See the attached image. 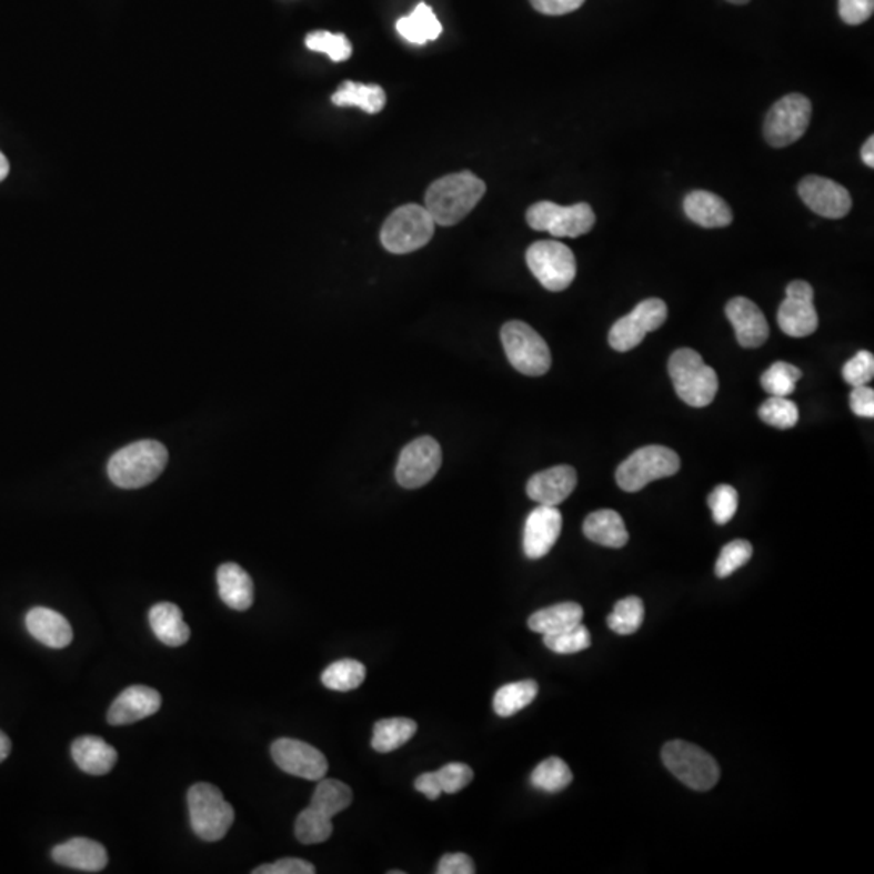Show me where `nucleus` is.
<instances>
[{
    "instance_id": "nucleus-47",
    "label": "nucleus",
    "mask_w": 874,
    "mask_h": 874,
    "mask_svg": "<svg viewBox=\"0 0 874 874\" xmlns=\"http://www.w3.org/2000/svg\"><path fill=\"white\" fill-rule=\"evenodd\" d=\"M317 872L310 862L302 858H282L253 870V874H313Z\"/></svg>"
},
{
    "instance_id": "nucleus-53",
    "label": "nucleus",
    "mask_w": 874,
    "mask_h": 874,
    "mask_svg": "<svg viewBox=\"0 0 874 874\" xmlns=\"http://www.w3.org/2000/svg\"><path fill=\"white\" fill-rule=\"evenodd\" d=\"M10 750H12V743H10V739L0 731V763L9 759Z\"/></svg>"
},
{
    "instance_id": "nucleus-11",
    "label": "nucleus",
    "mask_w": 874,
    "mask_h": 874,
    "mask_svg": "<svg viewBox=\"0 0 874 874\" xmlns=\"http://www.w3.org/2000/svg\"><path fill=\"white\" fill-rule=\"evenodd\" d=\"M813 106L806 96L787 94L767 112L764 138L773 148L794 144L805 134L812 120Z\"/></svg>"
},
{
    "instance_id": "nucleus-34",
    "label": "nucleus",
    "mask_w": 874,
    "mask_h": 874,
    "mask_svg": "<svg viewBox=\"0 0 874 874\" xmlns=\"http://www.w3.org/2000/svg\"><path fill=\"white\" fill-rule=\"evenodd\" d=\"M366 677V667L360 661L341 660L329 665L321 675L325 689L335 692H350L359 689Z\"/></svg>"
},
{
    "instance_id": "nucleus-50",
    "label": "nucleus",
    "mask_w": 874,
    "mask_h": 874,
    "mask_svg": "<svg viewBox=\"0 0 874 874\" xmlns=\"http://www.w3.org/2000/svg\"><path fill=\"white\" fill-rule=\"evenodd\" d=\"M538 12L544 16H565V13L575 12L576 9L583 6L585 0H530Z\"/></svg>"
},
{
    "instance_id": "nucleus-46",
    "label": "nucleus",
    "mask_w": 874,
    "mask_h": 874,
    "mask_svg": "<svg viewBox=\"0 0 874 874\" xmlns=\"http://www.w3.org/2000/svg\"><path fill=\"white\" fill-rule=\"evenodd\" d=\"M873 12L874 0H838V16L852 27L872 19Z\"/></svg>"
},
{
    "instance_id": "nucleus-24",
    "label": "nucleus",
    "mask_w": 874,
    "mask_h": 874,
    "mask_svg": "<svg viewBox=\"0 0 874 874\" xmlns=\"http://www.w3.org/2000/svg\"><path fill=\"white\" fill-rule=\"evenodd\" d=\"M72 756L77 766L91 776H104L114 770L117 752L104 739L84 735L72 745Z\"/></svg>"
},
{
    "instance_id": "nucleus-37",
    "label": "nucleus",
    "mask_w": 874,
    "mask_h": 874,
    "mask_svg": "<svg viewBox=\"0 0 874 874\" xmlns=\"http://www.w3.org/2000/svg\"><path fill=\"white\" fill-rule=\"evenodd\" d=\"M802 376V370L794 364L776 362L764 371L761 385L771 398H788L794 394L795 385Z\"/></svg>"
},
{
    "instance_id": "nucleus-1",
    "label": "nucleus",
    "mask_w": 874,
    "mask_h": 874,
    "mask_svg": "<svg viewBox=\"0 0 874 874\" xmlns=\"http://www.w3.org/2000/svg\"><path fill=\"white\" fill-rule=\"evenodd\" d=\"M486 193V183L475 173H451L431 183L424 197V208L436 225L449 228L465 219Z\"/></svg>"
},
{
    "instance_id": "nucleus-17",
    "label": "nucleus",
    "mask_w": 874,
    "mask_h": 874,
    "mask_svg": "<svg viewBox=\"0 0 874 874\" xmlns=\"http://www.w3.org/2000/svg\"><path fill=\"white\" fill-rule=\"evenodd\" d=\"M562 515L557 508L538 505L525 523L523 551L529 559H541L554 547L561 536Z\"/></svg>"
},
{
    "instance_id": "nucleus-23",
    "label": "nucleus",
    "mask_w": 874,
    "mask_h": 874,
    "mask_svg": "<svg viewBox=\"0 0 874 874\" xmlns=\"http://www.w3.org/2000/svg\"><path fill=\"white\" fill-rule=\"evenodd\" d=\"M684 211L690 221L704 229L727 228L734 221L731 207L723 198L706 190H695L686 194Z\"/></svg>"
},
{
    "instance_id": "nucleus-10",
    "label": "nucleus",
    "mask_w": 874,
    "mask_h": 874,
    "mask_svg": "<svg viewBox=\"0 0 874 874\" xmlns=\"http://www.w3.org/2000/svg\"><path fill=\"white\" fill-rule=\"evenodd\" d=\"M526 264L550 292L569 289L576 275V261L571 248L557 240L533 243L526 251Z\"/></svg>"
},
{
    "instance_id": "nucleus-40",
    "label": "nucleus",
    "mask_w": 874,
    "mask_h": 874,
    "mask_svg": "<svg viewBox=\"0 0 874 874\" xmlns=\"http://www.w3.org/2000/svg\"><path fill=\"white\" fill-rule=\"evenodd\" d=\"M760 419L777 430H791L798 423V406L787 398H771L760 406Z\"/></svg>"
},
{
    "instance_id": "nucleus-30",
    "label": "nucleus",
    "mask_w": 874,
    "mask_h": 874,
    "mask_svg": "<svg viewBox=\"0 0 874 874\" xmlns=\"http://www.w3.org/2000/svg\"><path fill=\"white\" fill-rule=\"evenodd\" d=\"M583 621V607L576 603H561L541 609L529 619V627L541 635L562 632Z\"/></svg>"
},
{
    "instance_id": "nucleus-43",
    "label": "nucleus",
    "mask_w": 874,
    "mask_h": 874,
    "mask_svg": "<svg viewBox=\"0 0 874 874\" xmlns=\"http://www.w3.org/2000/svg\"><path fill=\"white\" fill-rule=\"evenodd\" d=\"M707 504H710L711 512H713L714 522L717 525H725L737 513V490L729 486V484H721V486L714 488L713 493L707 498Z\"/></svg>"
},
{
    "instance_id": "nucleus-48",
    "label": "nucleus",
    "mask_w": 874,
    "mask_h": 874,
    "mask_svg": "<svg viewBox=\"0 0 874 874\" xmlns=\"http://www.w3.org/2000/svg\"><path fill=\"white\" fill-rule=\"evenodd\" d=\"M851 409L856 416L862 419H873L874 416V391L868 385L854 388L851 394Z\"/></svg>"
},
{
    "instance_id": "nucleus-19",
    "label": "nucleus",
    "mask_w": 874,
    "mask_h": 874,
    "mask_svg": "<svg viewBox=\"0 0 874 874\" xmlns=\"http://www.w3.org/2000/svg\"><path fill=\"white\" fill-rule=\"evenodd\" d=\"M162 699L158 690L144 685H132L123 690L108 713L111 725H129L147 720L158 713Z\"/></svg>"
},
{
    "instance_id": "nucleus-55",
    "label": "nucleus",
    "mask_w": 874,
    "mask_h": 874,
    "mask_svg": "<svg viewBox=\"0 0 874 874\" xmlns=\"http://www.w3.org/2000/svg\"><path fill=\"white\" fill-rule=\"evenodd\" d=\"M727 2L735 3V6H745L750 0H727Z\"/></svg>"
},
{
    "instance_id": "nucleus-45",
    "label": "nucleus",
    "mask_w": 874,
    "mask_h": 874,
    "mask_svg": "<svg viewBox=\"0 0 874 874\" xmlns=\"http://www.w3.org/2000/svg\"><path fill=\"white\" fill-rule=\"evenodd\" d=\"M439 787L445 794H456L473 781V770L463 763H449L436 771Z\"/></svg>"
},
{
    "instance_id": "nucleus-26",
    "label": "nucleus",
    "mask_w": 874,
    "mask_h": 874,
    "mask_svg": "<svg viewBox=\"0 0 874 874\" xmlns=\"http://www.w3.org/2000/svg\"><path fill=\"white\" fill-rule=\"evenodd\" d=\"M583 533L593 543L619 550L629 543V532L624 519L615 511H597L590 513L583 523Z\"/></svg>"
},
{
    "instance_id": "nucleus-14",
    "label": "nucleus",
    "mask_w": 874,
    "mask_h": 874,
    "mask_svg": "<svg viewBox=\"0 0 874 874\" xmlns=\"http://www.w3.org/2000/svg\"><path fill=\"white\" fill-rule=\"evenodd\" d=\"M815 290L805 281H794L785 289V300L777 311V324L788 338H808L820 325Z\"/></svg>"
},
{
    "instance_id": "nucleus-18",
    "label": "nucleus",
    "mask_w": 874,
    "mask_h": 874,
    "mask_svg": "<svg viewBox=\"0 0 874 874\" xmlns=\"http://www.w3.org/2000/svg\"><path fill=\"white\" fill-rule=\"evenodd\" d=\"M725 314L734 325L735 338L745 349H756L770 338V325L759 304L745 297H735L725 307Z\"/></svg>"
},
{
    "instance_id": "nucleus-2",
    "label": "nucleus",
    "mask_w": 874,
    "mask_h": 874,
    "mask_svg": "<svg viewBox=\"0 0 874 874\" xmlns=\"http://www.w3.org/2000/svg\"><path fill=\"white\" fill-rule=\"evenodd\" d=\"M169 462V452L158 441H138L120 449L108 463L112 483L123 490H138L152 483Z\"/></svg>"
},
{
    "instance_id": "nucleus-41",
    "label": "nucleus",
    "mask_w": 874,
    "mask_h": 874,
    "mask_svg": "<svg viewBox=\"0 0 874 874\" xmlns=\"http://www.w3.org/2000/svg\"><path fill=\"white\" fill-rule=\"evenodd\" d=\"M307 48L328 54L334 62H343L352 56V44L345 34H334L329 31H314L308 34Z\"/></svg>"
},
{
    "instance_id": "nucleus-27",
    "label": "nucleus",
    "mask_w": 874,
    "mask_h": 874,
    "mask_svg": "<svg viewBox=\"0 0 874 874\" xmlns=\"http://www.w3.org/2000/svg\"><path fill=\"white\" fill-rule=\"evenodd\" d=\"M150 625L159 642L177 647L190 640V627L183 621L182 611L172 603H159L151 607Z\"/></svg>"
},
{
    "instance_id": "nucleus-49",
    "label": "nucleus",
    "mask_w": 874,
    "mask_h": 874,
    "mask_svg": "<svg viewBox=\"0 0 874 874\" xmlns=\"http://www.w3.org/2000/svg\"><path fill=\"white\" fill-rule=\"evenodd\" d=\"M475 872V863L466 854L444 855L436 868L438 874H473Z\"/></svg>"
},
{
    "instance_id": "nucleus-29",
    "label": "nucleus",
    "mask_w": 874,
    "mask_h": 874,
    "mask_svg": "<svg viewBox=\"0 0 874 874\" xmlns=\"http://www.w3.org/2000/svg\"><path fill=\"white\" fill-rule=\"evenodd\" d=\"M385 93L378 84H362L345 81L338 93L332 94V102L339 108H360L368 114H378L384 109Z\"/></svg>"
},
{
    "instance_id": "nucleus-33",
    "label": "nucleus",
    "mask_w": 874,
    "mask_h": 874,
    "mask_svg": "<svg viewBox=\"0 0 874 874\" xmlns=\"http://www.w3.org/2000/svg\"><path fill=\"white\" fill-rule=\"evenodd\" d=\"M538 684L534 681L513 682L501 686L494 695V711L498 716L511 717L533 703L538 695Z\"/></svg>"
},
{
    "instance_id": "nucleus-22",
    "label": "nucleus",
    "mask_w": 874,
    "mask_h": 874,
    "mask_svg": "<svg viewBox=\"0 0 874 874\" xmlns=\"http://www.w3.org/2000/svg\"><path fill=\"white\" fill-rule=\"evenodd\" d=\"M28 632L42 645L62 650L73 642L72 625L59 612L48 607L31 609L24 619Z\"/></svg>"
},
{
    "instance_id": "nucleus-25",
    "label": "nucleus",
    "mask_w": 874,
    "mask_h": 874,
    "mask_svg": "<svg viewBox=\"0 0 874 874\" xmlns=\"http://www.w3.org/2000/svg\"><path fill=\"white\" fill-rule=\"evenodd\" d=\"M219 596L233 611H247L253 606V580L240 565H221L218 571Z\"/></svg>"
},
{
    "instance_id": "nucleus-4",
    "label": "nucleus",
    "mask_w": 874,
    "mask_h": 874,
    "mask_svg": "<svg viewBox=\"0 0 874 874\" xmlns=\"http://www.w3.org/2000/svg\"><path fill=\"white\" fill-rule=\"evenodd\" d=\"M187 800H189L193 833L207 842L224 838L232 826L235 813L222 792L215 785L200 782L190 788Z\"/></svg>"
},
{
    "instance_id": "nucleus-7",
    "label": "nucleus",
    "mask_w": 874,
    "mask_h": 874,
    "mask_svg": "<svg viewBox=\"0 0 874 874\" xmlns=\"http://www.w3.org/2000/svg\"><path fill=\"white\" fill-rule=\"evenodd\" d=\"M663 761L665 767L693 791H711L720 782L721 770L716 760L693 743L684 741L665 743Z\"/></svg>"
},
{
    "instance_id": "nucleus-52",
    "label": "nucleus",
    "mask_w": 874,
    "mask_h": 874,
    "mask_svg": "<svg viewBox=\"0 0 874 874\" xmlns=\"http://www.w3.org/2000/svg\"><path fill=\"white\" fill-rule=\"evenodd\" d=\"M860 155H862V161L865 162L870 169L874 168V137H870L868 140L865 141L862 151H860Z\"/></svg>"
},
{
    "instance_id": "nucleus-9",
    "label": "nucleus",
    "mask_w": 874,
    "mask_h": 874,
    "mask_svg": "<svg viewBox=\"0 0 874 874\" xmlns=\"http://www.w3.org/2000/svg\"><path fill=\"white\" fill-rule=\"evenodd\" d=\"M526 222L533 230L550 232L555 239H576L594 228L596 215L586 203L559 207L551 201H540L526 212Z\"/></svg>"
},
{
    "instance_id": "nucleus-5",
    "label": "nucleus",
    "mask_w": 874,
    "mask_h": 874,
    "mask_svg": "<svg viewBox=\"0 0 874 874\" xmlns=\"http://www.w3.org/2000/svg\"><path fill=\"white\" fill-rule=\"evenodd\" d=\"M436 222L426 208L405 204L389 215L381 229V243L389 253L406 254L420 250L433 239Z\"/></svg>"
},
{
    "instance_id": "nucleus-38",
    "label": "nucleus",
    "mask_w": 874,
    "mask_h": 874,
    "mask_svg": "<svg viewBox=\"0 0 874 874\" xmlns=\"http://www.w3.org/2000/svg\"><path fill=\"white\" fill-rule=\"evenodd\" d=\"M332 817L308 806L295 821V836L304 845L323 844L332 836Z\"/></svg>"
},
{
    "instance_id": "nucleus-6",
    "label": "nucleus",
    "mask_w": 874,
    "mask_h": 874,
    "mask_svg": "<svg viewBox=\"0 0 874 874\" xmlns=\"http://www.w3.org/2000/svg\"><path fill=\"white\" fill-rule=\"evenodd\" d=\"M681 470V459L664 445H646L633 452L615 472L619 488L625 493H639L647 484L674 476Z\"/></svg>"
},
{
    "instance_id": "nucleus-35",
    "label": "nucleus",
    "mask_w": 874,
    "mask_h": 874,
    "mask_svg": "<svg viewBox=\"0 0 874 874\" xmlns=\"http://www.w3.org/2000/svg\"><path fill=\"white\" fill-rule=\"evenodd\" d=\"M572 781L571 767L564 760L555 759V756L538 764L532 774L533 787H536L538 791L550 792V794L564 791L572 784Z\"/></svg>"
},
{
    "instance_id": "nucleus-13",
    "label": "nucleus",
    "mask_w": 874,
    "mask_h": 874,
    "mask_svg": "<svg viewBox=\"0 0 874 874\" xmlns=\"http://www.w3.org/2000/svg\"><path fill=\"white\" fill-rule=\"evenodd\" d=\"M442 463L441 445L436 439L423 436L403 448L395 466V480L405 490H416L430 483Z\"/></svg>"
},
{
    "instance_id": "nucleus-15",
    "label": "nucleus",
    "mask_w": 874,
    "mask_h": 874,
    "mask_svg": "<svg viewBox=\"0 0 874 874\" xmlns=\"http://www.w3.org/2000/svg\"><path fill=\"white\" fill-rule=\"evenodd\" d=\"M271 755L284 773L302 780L320 781L328 773V760L310 743L295 739H279L272 743Z\"/></svg>"
},
{
    "instance_id": "nucleus-32",
    "label": "nucleus",
    "mask_w": 874,
    "mask_h": 874,
    "mask_svg": "<svg viewBox=\"0 0 874 874\" xmlns=\"http://www.w3.org/2000/svg\"><path fill=\"white\" fill-rule=\"evenodd\" d=\"M352 788L349 785L341 781L324 780L323 777L318 782L310 806L325 816L334 817L343 810L349 808L352 805Z\"/></svg>"
},
{
    "instance_id": "nucleus-3",
    "label": "nucleus",
    "mask_w": 874,
    "mask_h": 874,
    "mask_svg": "<svg viewBox=\"0 0 874 874\" xmlns=\"http://www.w3.org/2000/svg\"><path fill=\"white\" fill-rule=\"evenodd\" d=\"M667 368L675 392L686 405L703 409L716 398L720 389L716 371L695 350L679 349L672 353Z\"/></svg>"
},
{
    "instance_id": "nucleus-20",
    "label": "nucleus",
    "mask_w": 874,
    "mask_h": 874,
    "mask_svg": "<svg viewBox=\"0 0 874 874\" xmlns=\"http://www.w3.org/2000/svg\"><path fill=\"white\" fill-rule=\"evenodd\" d=\"M575 469L569 465L552 466L530 478L526 494L540 505L557 508L576 488Z\"/></svg>"
},
{
    "instance_id": "nucleus-31",
    "label": "nucleus",
    "mask_w": 874,
    "mask_h": 874,
    "mask_svg": "<svg viewBox=\"0 0 874 874\" xmlns=\"http://www.w3.org/2000/svg\"><path fill=\"white\" fill-rule=\"evenodd\" d=\"M415 721L406 720V717H391V720H382L374 725L373 746L376 752L391 753L400 746L405 745L413 735L416 734Z\"/></svg>"
},
{
    "instance_id": "nucleus-8",
    "label": "nucleus",
    "mask_w": 874,
    "mask_h": 874,
    "mask_svg": "<svg viewBox=\"0 0 874 874\" xmlns=\"http://www.w3.org/2000/svg\"><path fill=\"white\" fill-rule=\"evenodd\" d=\"M509 362L525 376H543L550 371L552 356L546 341L523 321H509L501 331Z\"/></svg>"
},
{
    "instance_id": "nucleus-16",
    "label": "nucleus",
    "mask_w": 874,
    "mask_h": 874,
    "mask_svg": "<svg viewBox=\"0 0 874 874\" xmlns=\"http://www.w3.org/2000/svg\"><path fill=\"white\" fill-rule=\"evenodd\" d=\"M798 194L803 203L821 218L842 219L852 210L848 190L826 177H805L798 183Z\"/></svg>"
},
{
    "instance_id": "nucleus-21",
    "label": "nucleus",
    "mask_w": 874,
    "mask_h": 874,
    "mask_svg": "<svg viewBox=\"0 0 874 874\" xmlns=\"http://www.w3.org/2000/svg\"><path fill=\"white\" fill-rule=\"evenodd\" d=\"M52 858L67 868L98 873L108 866L109 856L104 845L87 837L70 838L52 848Z\"/></svg>"
},
{
    "instance_id": "nucleus-51",
    "label": "nucleus",
    "mask_w": 874,
    "mask_h": 874,
    "mask_svg": "<svg viewBox=\"0 0 874 874\" xmlns=\"http://www.w3.org/2000/svg\"><path fill=\"white\" fill-rule=\"evenodd\" d=\"M415 788L423 794L424 797L430 800H438L441 797L442 791L439 787L436 771L434 773L421 774L419 780L415 781Z\"/></svg>"
},
{
    "instance_id": "nucleus-54",
    "label": "nucleus",
    "mask_w": 874,
    "mask_h": 874,
    "mask_svg": "<svg viewBox=\"0 0 874 874\" xmlns=\"http://www.w3.org/2000/svg\"><path fill=\"white\" fill-rule=\"evenodd\" d=\"M9 171H10L9 161H7L6 155H3L2 152H0V182H2V180L6 179L7 175H9Z\"/></svg>"
},
{
    "instance_id": "nucleus-12",
    "label": "nucleus",
    "mask_w": 874,
    "mask_h": 874,
    "mask_svg": "<svg viewBox=\"0 0 874 874\" xmlns=\"http://www.w3.org/2000/svg\"><path fill=\"white\" fill-rule=\"evenodd\" d=\"M667 320V304L660 299L643 300L627 317L615 321L609 331V345L617 352H630L639 346L647 332L657 331Z\"/></svg>"
},
{
    "instance_id": "nucleus-42",
    "label": "nucleus",
    "mask_w": 874,
    "mask_h": 874,
    "mask_svg": "<svg viewBox=\"0 0 874 874\" xmlns=\"http://www.w3.org/2000/svg\"><path fill=\"white\" fill-rule=\"evenodd\" d=\"M753 555V546L745 540H735L725 544L716 562V575L727 579L743 565L749 564Z\"/></svg>"
},
{
    "instance_id": "nucleus-39",
    "label": "nucleus",
    "mask_w": 874,
    "mask_h": 874,
    "mask_svg": "<svg viewBox=\"0 0 874 874\" xmlns=\"http://www.w3.org/2000/svg\"><path fill=\"white\" fill-rule=\"evenodd\" d=\"M544 645L557 654H575L589 650L591 635L589 629L580 622L571 629L544 635Z\"/></svg>"
},
{
    "instance_id": "nucleus-28",
    "label": "nucleus",
    "mask_w": 874,
    "mask_h": 874,
    "mask_svg": "<svg viewBox=\"0 0 874 874\" xmlns=\"http://www.w3.org/2000/svg\"><path fill=\"white\" fill-rule=\"evenodd\" d=\"M398 31L410 44L423 46L441 37L442 24L431 7L421 2L410 16L398 21Z\"/></svg>"
},
{
    "instance_id": "nucleus-44",
    "label": "nucleus",
    "mask_w": 874,
    "mask_h": 874,
    "mask_svg": "<svg viewBox=\"0 0 874 874\" xmlns=\"http://www.w3.org/2000/svg\"><path fill=\"white\" fill-rule=\"evenodd\" d=\"M874 376V356L872 352L856 353L854 359L848 360L842 368V378L847 384L858 388V385H866Z\"/></svg>"
},
{
    "instance_id": "nucleus-36",
    "label": "nucleus",
    "mask_w": 874,
    "mask_h": 874,
    "mask_svg": "<svg viewBox=\"0 0 874 874\" xmlns=\"http://www.w3.org/2000/svg\"><path fill=\"white\" fill-rule=\"evenodd\" d=\"M645 621V604L640 597L629 596L615 603L607 617V625L617 635H632Z\"/></svg>"
}]
</instances>
